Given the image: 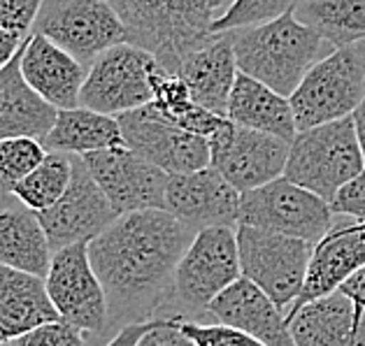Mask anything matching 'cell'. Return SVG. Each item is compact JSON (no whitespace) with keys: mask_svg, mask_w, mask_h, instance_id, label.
<instances>
[{"mask_svg":"<svg viewBox=\"0 0 365 346\" xmlns=\"http://www.w3.org/2000/svg\"><path fill=\"white\" fill-rule=\"evenodd\" d=\"M61 321L82 332H103L110 318L108 295L88 258V244H70L54 251L44 277Z\"/></svg>","mask_w":365,"mask_h":346,"instance_id":"11","label":"cell"},{"mask_svg":"<svg viewBox=\"0 0 365 346\" xmlns=\"http://www.w3.org/2000/svg\"><path fill=\"white\" fill-rule=\"evenodd\" d=\"M219 323L252 335L265 346H296L287 314L247 277H240L207 307Z\"/></svg>","mask_w":365,"mask_h":346,"instance_id":"19","label":"cell"},{"mask_svg":"<svg viewBox=\"0 0 365 346\" xmlns=\"http://www.w3.org/2000/svg\"><path fill=\"white\" fill-rule=\"evenodd\" d=\"M331 209H333V214L356 219L354 224H363L365 221V167L349 184L342 186L340 193H337L331 202Z\"/></svg>","mask_w":365,"mask_h":346,"instance_id":"35","label":"cell"},{"mask_svg":"<svg viewBox=\"0 0 365 346\" xmlns=\"http://www.w3.org/2000/svg\"><path fill=\"white\" fill-rule=\"evenodd\" d=\"M117 119L130 152L161 167L170 177L210 167V140L163 121L149 105Z\"/></svg>","mask_w":365,"mask_h":346,"instance_id":"14","label":"cell"},{"mask_svg":"<svg viewBox=\"0 0 365 346\" xmlns=\"http://www.w3.org/2000/svg\"><path fill=\"white\" fill-rule=\"evenodd\" d=\"M233 0H110L128 42L154 54L168 73L217 38L215 23Z\"/></svg>","mask_w":365,"mask_h":346,"instance_id":"2","label":"cell"},{"mask_svg":"<svg viewBox=\"0 0 365 346\" xmlns=\"http://www.w3.org/2000/svg\"><path fill=\"white\" fill-rule=\"evenodd\" d=\"M287 323L296 346H365V309L342 293L302 305Z\"/></svg>","mask_w":365,"mask_h":346,"instance_id":"20","label":"cell"},{"mask_svg":"<svg viewBox=\"0 0 365 346\" xmlns=\"http://www.w3.org/2000/svg\"><path fill=\"white\" fill-rule=\"evenodd\" d=\"M54 249L40 216L29 207L0 209V265L47 277Z\"/></svg>","mask_w":365,"mask_h":346,"instance_id":"25","label":"cell"},{"mask_svg":"<svg viewBox=\"0 0 365 346\" xmlns=\"http://www.w3.org/2000/svg\"><path fill=\"white\" fill-rule=\"evenodd\" d=\"M361 268H365V230L356 224L335 226L314 246L305 286L287 316L298 312L302 305L333 295Z\"/></svg>","mask_w":365,"mask_h":346,"instance_id":"18","label":"cell"},{"mask_svg":"<svg viewBox=\"0 0 365 346\" xmlns=\"http://www.w3.org/2000/svg\"><path fill=\"white\" fill-rule=\"evenodd\" d=\"M298 3L300 0H233L224 16L217 19L215 35L277 19V16L291 12Z\"/></svg>","mask_w":365,"mask_h":346,"instance_id":"31","label":"cell"},{"mask_svg":"<svg viewBox=\"0 0 365 346\" xmlns=\"http://www.w3.org/2000/svg\"><path fill=\"white\" fill-rule=\"evenodd\" d=\"M10 346H86V342L79 327L66 321H51L26 332Z\"/></svg>","mask_w":365,"mask_h":346,"instance_id":"34","label":"cell"},{"mask_svg":"<svg viewBox=\"0 0 365 346\" xmlns=\"http://www.w3.org/2000/svg\"><path fill=\"white\" fill-rule=\"evenodd\" d=\"M293 14L333 49L365 42V0H300Z\"/></svg>","mask_w":365,"mask_h":346,"instance_id":"28","label":"cell"},{"mask_svg":"<svg viewBox=\"0 0 365 346\" xmlns=\"http://www.w3.org/2000/svg\"><path fill=\"white\" fill-rule=\"evenodd\" d=\"M24 44H26L24 38H19V35H14L5 28H0V73L10 68L12 61L21 54Z\"/></svg>","mask_w":365,"mask_h":346,"instance_id":"38","label":"cell"},{"mask_svg":"<svg viewBox=\"0 0 365 346\" xmlns=\"http://www.w3.org/2000/svg\"><path fill=\"white\" fill-rule=\"evenodd\" d=\"M156 321H158V318H151V321H135V323L123 325L121 330L114 335L105 346H138L142 337H145L151 327L156 325Z\"/></svg>","mask_w":365,"mask_h":346,"instance_id":"37","label":"cell"},{"mask_svg":"<svg viewBox=\"0 0 365 346\" xmlns=\"http://www.w3.org/2000/svg\"><path fill=\"white\" fill-rule=\"evenodd\" d=\"M291 142L235 123L221 126L210 137V167H215L240 193L261 189L284 177Z\"/></svg>","mask_w":365,"mask_h":346,"instance_id":"12","label":"cell"},{"mask_svg":"<svg viewBox=\"0 0 365 346\" xmlns=\"http://www.w3.org/2000/svg\"><path fill=\"white\" fill-rule=\"evenodd\" d=\"M314 246L307 239L237 226L242 277L254 281L284 314L300 298Z\"/></svg>","mask_w":365,"mask_h":346,"instance_id":"6","label":"cell"},{"mask_svg":"<svg viewBox=\"0 0 365 346\" xmlns=\"http://www.w3.org/2000/svg\"><path fill=\"white\" fill-rule=\"evenodd\" d=\"M33 35H44L84 65L128 42L126 26L110 0H44Z\"/></svg>","mask_w":365,"mask_h":346,"instance_id":"9","label":"cell"},{"mask_svg":"<svg viewBox=\"0 0 365 346\" xmlns=\"http://www.w3.org/2000/svg\"><path fill=\"white\" fill-rule=\"evenodd\" d=\"M138 346H195L180 327V314L170 318H158L156 325L142 337Z\"/></svg>","mask_w":365,"mask_h":346,"instance_id":"36","label":"cell"},{"mask_svg":"<svg viewBox=\"0 0 365 346\" xmlns=\"http://www.w3.org/2000/svg\"><path fill=\"white\" fill-rule=\"evenodd\" d=\"M158 70L161 63L147 49L130 42L117 44L88 65L79 108L110 117L147 108L154 100V75Z\"/></svg>","mask_w":365,"mask_h":346,"instance_id":"7","label":"cell"},{"mask_svg":"<svg viewBox=\"0 0 365 346\" xmlns=\"http://www.w3.org/2000/svg\"><path fill=\"white\" fill-rule=\"evenodd\" d=\"M42 140L16 135L0 140V195H12V189L24 182L47 158Z\"/></svg>","mask_w":365,"mask_h":346,"instance_id":"30","label":"cell"},{"mask_svg":"<svg viewBox=\"0 0 365 346\" xmlns=\"http://www.w3.org/2000/svg\"><path fill=\"white\" fill-rule=\"evenodd\" d=\"M226 119L240 128L268 132L284 142H293L298 135V123L289 98L279 95L270 86L256 82L245 73H237Z\"/></svg>","mask_w":365,"mask_h":346,"instance_id":"23","label":"cell"},{"mask_svg":"<svg viewBox=\"0 0 365 346\" xmlns=\"http://www.w3.org/2000/svg\"><path fill=\"white\" fill-rule=\"evenodd\" d=\"M44 0H0V28L29 40Z\"/></svg>","mask_w":365,"mask_h":346,"instance_id":"33","label":"cell"},{"mask_svg":"<svg viewBox=\"0 0 365 346\" xmlns=\"http://www.w3.org/2000/svg\"><path fill=\"white\" fill-rule=\"evenodd\" d=\"M237 70L291 98L305 75L322 61L328 44L314 28L287 12L277 19L230 31Z\"/></svg>","mask_w":365,"mask_h":346,"instance_id":"3","label":"cell"},{"mask_svg":"<svg viewBox=\"0 0 365 346\" xmlns=\"http://www.w3.org/2000/svg\"><path fill=\"white\" fill-rule=\"evenodd\" d=\"M180 327L195 346H265L263 342L254 340L252 335L235 330V327L224 323L205 325L195 321H184L180 316Z\"/></svg>","mask_w":365,"mask_h":346,"instance_id":"32","label":"cell"},{"mask_svg":"<svg viewBox=\"0 0 365 346\" xmlns=\"http://www.w3.org/2000/svg\"><path fill=\"white\" fill-rule=\"evenodd\" d=\"M88 68L44 35H31L21 54V77L35 95L58 110L79 108Z\"/></svg>","mask_w":365,"mask_h":346,"instance_id":"17","label":"cell"},{"mask_svg":"<svg viewBox=\"0 0 365 346\" xmlns=\"http://www.w3.org/2000/svg\"><path fill=\"white\" fill-rule=\"evenodd\" d=\"M363 167L365 158L349 117L300 130L291 142L284 177L331 205L342 186L349 184Z\"/></svg>","mask_w":365,"mask_h":346,"instance_id":"4","label":"cell"},{"mask_svg":"<svg viewBox=\"0 0 365 346\" xmlns=\"http://www.w3.org/2000/svg\"><path fill=\"white\" fill-rule=\"evenodd\" d=\"M337 293H342V295L349 298L356 307L365 309V268H361L359 272L354 274V277L346 279Z\"/></svg>","mask_w":365,"mask_h":346,"instance_id":"39","label":"cell"},{"mask_svg":"<svg viewBox=\"0 0 365 346\" xmlns=\"http://www.w3.org/2000/svg\"><path fill=\"white\" fill-rule=\"evenodd\" d=\"M47 152L68 154V156H86L108 149L126 147L123 132L117 117L101 114L86 108L58 110L47 135L42 137Z\"/></svg>","mask_w":365,"mask_h":346,"instance_id":"24","label":"cell"},{"mask_svg":"<svg viewBox=\"0 0 365 346\" xmlns=\"http://www.w3.org/2000/svg\"><path fill=\"white\" fill-rule=\"evenodd\" d=\"M51 249L58 251L70 244H88L119 219L108 195L96 184L84 161L73 156V182L54 207L40 211Z\"/></svg>","mask_w":365,"mask_h":346,"instance_id":"15","label":"cell"},{"mask_svg":"<svg viewBox=\"0 0 365 346\" xmlns=\"http://www.w3.org/2000/svg\"><path fill=\"white\" fill-rule=\"evenodd\" d=\"M365 98V42L333 49L289 98L300 130L349 119Z\"/></svg>","mask_w":365,"mask_h":346,"instance_id":"5","label":"cell"},{"mask_svg":"<svg viewBox=\"0 0 365 346\" xmlns=\"http://www.w3.org/2000/svg\"><path fill=\"white\" fill-rule=\"evenodd\" d=\"M21 54L12 61L10 68L0 73V140L16 135L42 140L56 119V110L40 95H35L24 82Z\"/></svg>","mask_w":365,"mask_h":346,"instance_id":"26","label":"cell"},{"mask_svg":"<svg viewBox=\"0 0 365 346\" xmlns=\"http://www.w3.org/2000/svg\"><path fill=\"white\" fill-rule=\"evenodd\" d=\"M73 182V156L49 152L47 158L35 170L12 189V198L19 205L33 209L35 214L47 211L63 198Z\"/></svg>","mask_w":365,"mask_h":346,"instance_id":"29","label":"cell"},{"mask_svg":"<svg viewBox=\"0 0 365 346\" xmlns=\"http://www.w3.org/2000/svg\"><path fill=\"white\" fill-rule=\"evenodd\" d=\"M237 61L233 51V35L219 33L207 47L193 51L182 61L175 75L184 79L193 100L205 110L226 119L228 100L237 79Z\"/></svg>","mask_w":365,"mask_h":346,"instance_id":"21","label":"cell"},{"mask_svg":"<svg viewBox=\"0 0 365 346\" xmlns=\"http://www.w3.org/2000/svg\"><path fill=\"white\" fill-rule=\"evenodd\" d=\"M96 184L108 195L117 214L145 209H165V191L170 174L145 161L128 147L79 156Z\"/></svg>","mask_w":365,"mask_h":346,"instance_id":"13","label":"cell"},{"mask_svg":"<svg viewBox=\"0 0 365 346\" xmlns=\"http://www.w3.org/2000/svg\"><path fill=\"white\" fill-rule=\"evenodd\" d=\"M351 121H354V128H356V137H359V147H361L363 158H365V98L359 105V110L351 114Z\"/></svg>","mask_w":365,"mask_h":346,"instance_id":"40","label":"cell"},{"mask_svg":"<svg viewBox=\"0 0 365 346\" xmlns=\"http://www.w3.org/2000/svg\"><path fill=\"white\" fill-rule=\"evenodd\" d=\"M51 321L61 318L44 279L0 265V346H10L26 332Z\"/></svg>","mask_w":365,"mask_h":346,"instance_id":"22","label":"cell"},{"mask_svg":"<svg viewBox=\"0 0 365 346\" xmlns=\"http://www.w3.org/2000/svg\"><path fill=\"white\" fill-rule=\"evenodd\" d=\"M240 277L242 265L237 228H205L198 230L177 265L173 295L191 312H207V307Z\"/></svg>","mask_w":365,"mask_h":346,"instance_id":"10","label":"cell"},{"mask_svg":"<svg viewBox=\"0 0 365 346\" xmlns=\"http://www.w3.org/2000/svg\"><path fill=\"white\" fill-rule=\"evenodd\" d=\"M149 108L163 121L207 140L226 123L224 117L212 114L193 100L189 86L180 75L168 73L163 68L154 75V100L149 103Z\"/></svg>","mask_w":365,"mask_h":346,"instance_id":"27","label":"cell"},{"mask_svg":"<svg viewBox=\"0 0 365 346\" xmlns=\"http://www.w3.org/2000/svg\"><path fill=\"white\" fill-rule=\"evenodd\" d=\"M193 228L165 209L119 216L88 242V258L108 295L110 316L145 321L173 293L177 265L184 258Z\"/></svg>","mask_w":365,"mask_h":346,"instance_id":"1","label":"cell"},{"mask_svg":"<svg viewBox=\"0 0 365 346\" xmlns=\"http://www.w3.org/2000/svg\"><path fill=\"white\" fill-rule=\"evenodd\" d=\"M237 226L307 239L312 244H319L335 228L331 205L287 177L242 193Z\"/></svg>","mask_w":365,"mask_h":346,"instance_id":"8","label":"cell"},{"mask_svg":"<svg viewBox=\"0 0 365 346\" xmlns=\"http://www.w3.org/2000/svg\"><path fill=\"white\" fill-rule=\"evenodd\" d=\"M356 226H359L361 230H365V221H363V224H356Z\"/></svg>","mask_w":365,"mask_h":346,"instance_id":"41","label":"cell"},{"mask_svg":"<svg viewBox=\"0 0 365 346\" xmlns=\"http://www.w3.org/2000/svg\"><path fill=\"white\" fill-rule=\"evenodd\" d=\"M242 193L215 167L173 174L165 191V211L193 228H237Z\"/></svg>","mask_w":365,"mask_h":346,"instance_id":"16","label":"cell"}]
</instances>
